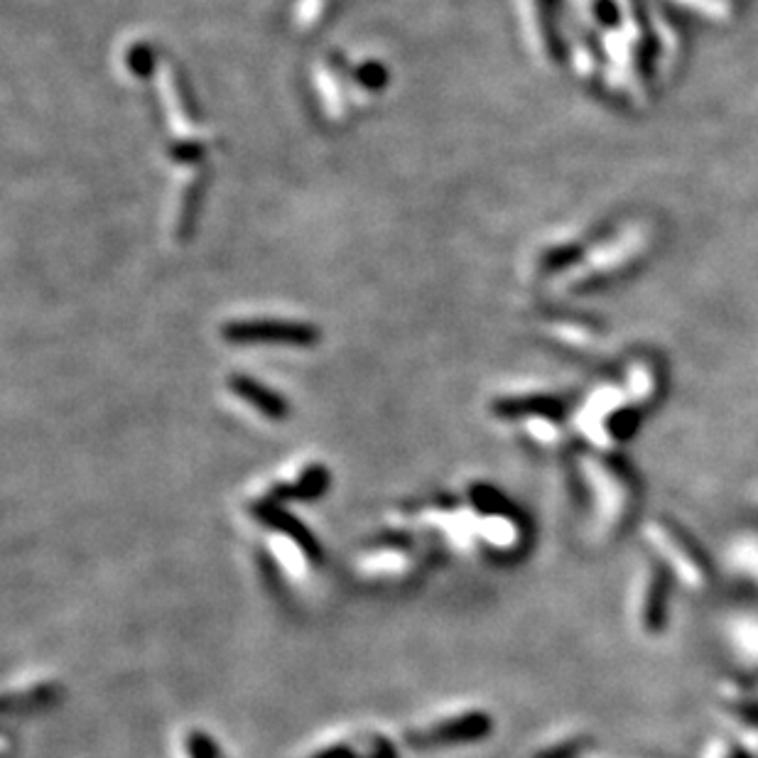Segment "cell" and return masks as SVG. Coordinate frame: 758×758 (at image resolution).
I'll return each mask as SVG.
<instances>
[{
	"instance_id": "6da1fadb",
	"label": "cell",
	"mask_w": 758,
	"mask_h": 758,
	"mask_svg": "<svg viewBox=\"0 0 758 758\" xmlns=\"http://www.w3.org/2000/svg\"><path fill=\"white\" fill-rule=\"evenodd\" d=\"M673 587L678 584L658 560L651 555L638 560L626 587V619L636 636L653 641L668 631Z\"/></svg>"
},
{
	"instance_id": "7a4b0ae2",
	"label": "cell",
	"mask_w": 758,
	"mask_h": 758,
	"mask_svg": "<svg viewBox=\"0 0 758 758\" xmlns=\"http://www.w3.org/2000/svg\"><path fill=\"white\" fill-rule=\"evenodd\" d=\"M641 535L648 545V555L668 570L678 587L692 594H702L712 587V567L678 523L670 518H651L643 525Z\"/></svg>"
},
{
	"instance_id": "3957f363",
	"label": "cell",
	"mask_w": 758,
	"mask_h": 758,
	"mask_svg": "<svg viewBox=\"0 0 758 758\" xmlns=\"http://www.w3.org/2000/svg\"><path fill=\"white\" fill-rule=\"evenodd\" d=\"M592 486V521L602 538H619L636 513L638 494L631 476L614 464L597 462L587 471Z\"/></svg>"
},
{
	"instance_id": "277c9868",
	"label": "cell",
	"mask_w": 758,
	"mask_h": 758,
	"mask_svg": "<svg viewBox=\"0 0 758 758\" xmlns=\"http://www.w3.org/2000/svg\"><path fill=\"white\" fill-rule=\"evenodd\" d=\"M221 337L229 344L312 346L319 341V329L290 319H234L221 327Z\"/></svg>"
},
{
	"instance_id": "5b68a950",
	"label": "cell",
	"mask_w": 758,
	"mask_h": 758,
	"mask_svg": "<svg viewBox=\"0 0 758 758\" xmlns=\"http://www.w3.org/2000/svg\"><path fill=\"white\" fill-rule=\"evenodd\" d=\"M491 732V719L481 712H469L452 722L440 724L430 734H418L415 741L418 746H442V744H459V741H476L484 739Z\"/></svg>"
},
{
	"instance_id": "8992f818",
	"label": "cell",
	"mask_w": 758,
	"mask_h": 758,
	"mask_svg": "<svg viewBox=\"0 0 758 758\" xmlns=\"http://www.w3.org/2000/svg\"><path fill=\"white\" fill-rule=\"evenodd\" d=\"M229 388H231V393L243 400V403L256 408L258 413L265 415L268 420H285L290 415L288 400H285L283 395L270 391L268 386H263V383L256 381V378L236 373V376L229 378Z\"/></svg>"
},
{
	"instance_id": "52a82bcc",
	"label": "cell",
	"mask_w": 758,
	"mask_h": 758,
	"mask_svg": "<svg viewBox=\"0 0 758 758\" xmlns=\"http://www.w3.org/2000/svg\"><path fill=\"white\" fill-rule=\"evenodd\" d=\"M162 81H165V94L172 106V118H175L177 128L192 133L199 126V108L194 106L192 91H189L187 81H184V74L175 64H165Z\"/></svg>"
},
{
	"instance_id": "ba28073f",
	"label": "cell",
	"mask_w": 758,
	"mask_h": 758,
	"mask_svg": "<svg viewBox=\"0 0 758 758\" xmlns=\"http://www.w3.org/2000/svg\"><path fill=\"white\" fill-rule=\"evenodd\" d=\"M729 648L741 663L758 668V609H746L734 614L724 628Z\"/></svg>"
},
{
	"instance_id": "9c48e42d",
	"label": "cell",
	"mask_w": 758,
	"mask_h": 758,
	"mask_svg": "<svg viewBox=\"0 0 758 758\" xmlns=\"http://www.w3.org/2000/svg\"><path fill=\"white\" fill-rule=\"evenodd\" d=\"M204 199V175H194L184 187L180 189V197H177V209H175V238L187 241L192 234L194 224H197L199 207H202Z\"/></svg>"
},
{
	"instance_id": "30bf717a",
	"label": "cell",
	"mask_w": 758,
	"mask_h": 758,
	"mask_svg": "<svg viewBox=\"0 0 758 758\" xmlns=\"http://www.w3.org/2000/svg\"><path fill=\"white\" fill-rule=\"evenodd\" d=\"M258 516L263 518L265 523L275 525L278 530H283V533H288L292 540H297V545H300L302 550L310 555V560H319V545L317 540L312 538L310 533L305 530V525H302L300 521H295V518L288 516L285 511H280L278 506H270V503H261V506L256 508Z\"/></svg>"
},
{
	"instance_id": "8fae6325",
	"label": "cell",
	"mask_w": 758,
	"mask_h": 758,
	"mask_svg": "<svg viewBox=\"0 0 758 758\" xmlns=\"http://www.w3.org/2000/svg\"><path fill=\"white\" fill-rule=\"evenodd\" d=\"M329 474L324 467H310L300 476L295 486H280L275 489L273 501H285V498H295V501H312L327 491Z\"/></svg>"
},
{
	"instance_id": "7c38bea8",
	"label": "cell",
	"mask_w": 758,
	"mask_h": 758,
	"mask_svg": "<svg viewBox=\"0 0 758 758\" xmlns=\"http://www.w3.org/2000/svg\"><path fill=\"white\" fill-rule=\"evenodd\" d=\"M729 565L741 577L758 584V533H744L729 545Z\"/></svg>"
},
{
	"instance_id": "4fadbf2b",
	"label": "cell",
	"mask_w": 758,
	"mask_h": 758,
	"mask_svg": "<svg viewBox=\"0 0 758 758\" xmlns=\"http://www.w3.org/2000/svg\"><path fill=\"white\" fill-rule=\"evenodd\" d=\"M126 64L135 79H148L157 69V57L153 47H150L148 42H133L126 52Z\"/></svg>"
},
{
	"instance_id": "5bb4252c",
	"label": "cell",
	"mask_w": 758,
	"mask_h": 758,
	"mask_svg": "<svg viewBox=\"0 0 758 758\" xmlns=\"http://www.w3.org/2000/svg\"><path fill=\"white\" fill-rule=\"evenodd\" d=\"M700 758H756V756L751 754L744 744H739L732 734H719L707 741Z\"/></svg>"
},
{
	"instance_id": "9a60e30c",
	"label": "cell",
	"mask_w": 758,
	"mask_h": 758,
	"mask_svg": "<svg viewBox=\"0 0 758 758\" xmlns=\"http://www.w3.org/2000/svg\"><path fill=\"white\" fill-rule=\"evenodd\" d=\"M354 81L368 91H381L383 86L388 84V72L381 62L368 59V62L359 64V67L354 69Z\"/></svg>"
},
{
	"instance_id": "2e32d148",
	"label": "cell",
	"mask_w": 758,
	"mask_h": 758,
	"mask_svg": "<svg viewBox=\"0 0 758 758\" xmlns=\"http://www.w3.org/2000/svg\"><path fill=\"white\" fill-rule=\"evenodd\" d=\"M204 148L199 143H184V140H177L175 145L170 148V157L180 165H194V162L202 160Z\"/></svg>"
},
{
	"instance_id": "e0dca14e",
	"label": "cell",
	"mask_w": 758,
	"mask_h": 758,
	"mask_svg": "<svg viewBox=\"0 0 758 758\" xmlns=\"http://www.w3.org/2000/svg\"><path fill=\"white\" fill-rule=\"evenodd\" d=\"M189 754H192V758H216L214 746H211V741L204 734H192V739H189Z\"/></svg>"
},
{
	"instance_id": "ac0fdd59",
	"label": "cell",
	"mask_w": 758,
	"mask_h": 758,
	"mask_svg": "<svg viewBox=\"0 0 758 758\" xmlns=\"http://www.w3.org/2000/svg\"><path fill=\"white\" fill-rule=\"evenodd\" d=\"M314 758H359V756H356L351 749H346V746H334V749L322 751V754Z\"/></svg>"
}]
</instances>
